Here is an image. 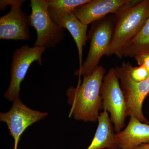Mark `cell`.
Returning <instances> with one entry per match:
<instances>
[{
    "instance_id": "1",
    "label": "cell",
    "mask_w": 149,
    "mask_h": 149,
    "mask_svg": "<svg viewBox=\"0 0 149 149\" xmlns=\"http://www.w3.org/2000/svg\"><path fill=\"white\" fill-rule=\"evenodd\" d=\"M106 70L99 65L91 74L83 76L76 88L70 87L67 90L68 103L71 106L69 117L84 122H96L103 108L101 91Z\"/></svg>"
},
{
    "instance_id": "2",
    "label": "cell",
    "mask_w": 149,
    "mask_h": 149,
    "mask_svg": "<svg viewBox=\"0 0 149 149\" xmlns=\"http://www.w3.org/2000/svg\"><path fill=\"white\" fill-rule=\"evenodd\" d=\"M149 16V0L138 1L116 15L111 42L106 55L122 58L125 48L146 23Z\"/></svg>"
},
{
    "instance_id": "3",
    "label": "cell",
    "mask_w": 149,
    "mask_h": 149,
    "mask_svg": "<svg viewBox=\"0 0 149 149\" xmlns=\"http://www.w3.org/2000/svg\"><path fill=\"white\" fill-rule=\"evenodd\" d=\"M112 18L106 17L92 23L88 33V39L91 40L88 56L82 66L76 71V76L90 75L99 66L102 57L106 54L111 42L114 29Z\"/></svg>"
},
{
    "instance_id": "4",
    "label": "cell",
    "mask_w": 149,
    "mask_h": 149,
    "mask_svg": "<svg viewBox=\"0 0 149 149\" xmlns=\"http://www.w3.org/2000/svg\"><path fill=\"white\" fill-rule=\"evenodd\" d=\"M30 26L34 27L37 37L34 47L45 49L55 47L64 40L65 29L52 20L47 10L46 0H31Z\"/></svg>"
},
{
    "instance_id": "5",
    "label": "cell",
    "mask_w": 149,
    "mask_h": 149,
    "mask_svg": "<svg viewBox=\"0 0 149 149\" xmlns=\"http://www.w3.org/2000/svg\"><path fill=\"white\" fill-rule=\"evenodd\" d=\"M121 88L114 68H111L104 77L101 94L103 108L110 113L114 130L117 133L124 127L127 116L126 100Z\"/></svg>"
},
{
    "instance_id": "6",
    "label": "cell",
    "mask_w": 149,
    "mask_h": 149,
    "mask_svg": "<svg viewBox=\"0 0 149 149\" xmlns=\"http://www.w3.org/2000/svg\"><path fill=\"white\" fill-rule=\"evenodd\" d=\"M46 49L24 45L15 50L11 63L10 83L4 95L5 98L13 102L19 98L20 84L25 78L29 67L35 61L41 66L43 65L42 56Z\"/></svg>"
},
{
    "instance_id": "7",
    "label": "cell",
    "mask_w": 149,
    "mask_h": 149,
    "mask_svg": "<svg viewBox=\"0 0 149 149\" xmlns=\"http://www.w3.org/2000/svg\"><path fill=\"white\" fill-rule=\"evenodd\" d=\"M24 0H1L0 9L5 10L10 6V11L0 17V39L28 40L30 39L29 15L21 9Z\"/></svg>"
},
{
    "instance_id": "8",
    "label": "cell",
    "mask_w": 149,
    "mask_h": 149,
    "mask_svg": "<svg viewBox=\"0 0 149 149\" xmlns=\"http://www.w3.org/2000/svg\"><path fill=\"white\" fill-rule=\"evenodd\" d=\"M114 69L125 95L127 116H134L141 122L149 124L144 116L142 107L144 100L149 94V78L141 82L132 80L128 72L127 63H123L121 66Z\"/></svg>"
},
{
    "instance_id": "9",
    "label": "cell",
    "mask_w": 149,
    "mask_h": 149,
    "mask_svg": "<svg viewBox=\"0 0 149 149\" xmlns=\"http://www.w3.org/2000/svg\"><path fill=\"white\" fill-rule=\"evenodd\" d=\"M47 113H42L27 107L20 99L15 100L11 109L7 112L0 113L1 121L8 126L10 134L15 140L14 149H17L20 136L29 126L44 119Z\"/></svg>"
},
{
    "instance_id": "10",
    "label": "cell",
    "mask_w": 149,
    "mask_h": 149,
    "mask_svg": "<svg viewBox=\"0 0 149 149\" xmlns=\"http://www.w3.org/2000/svg\"><path fill=\"white\" fill-rule=\"evenodd\" d=\"M139 0H90L76 8L72 13L83 24L88 25L106 17L109 13L116 15Z\"/></svg>"
},
{
    "instance_id": "11",
    "label": "cell",
    "mask_w": 149,
    "mask_h": 149,
    "mask_svg": "<svg viewBox=\"0 0 149 149\" xmlns=\"http://www.w3.org/2000/svg\"><path fill=\"white\" fill-rule=\"evenodd\" d=\"M118 147L122 149H135L149 143V124L143 123L134 116L123 131L115 134Z\"/></svg>"
},
{
    "instance_id": "12",
    "label": "cell",
    "mask_w": 149,
    "mask_h": 149,
    "mask_svg": "<svg viewBox=\"0 0 149 149\" xmlns=\"http://www.w3.org/2000/svg\"><path fill=\"white\" fill-rule=\"evenodd\" d=\"M95 136L86 149H118L119 148L107 111L100 113Z\"/></svg>"
},
{
    "instance_id": "13",
    "label": "cell",
    "mask_w": 149,
    "mask_h": 149,
    "mask_svg": "<svg viewBox=\"0 0 149 149\" xmlns=\"http://www.w3.org/2000/svg\"><path fill=\"white\" fill-rule=\"evenodd\" d=\"M59 24L69 31L76 43L79 54L80 68L83 64V47L85 45L88 40V25L81 22L72 13L63 19Z\"/></svg>"
},
{
    "instance_id": "14",
    "label": "cell",
    "mask_w": 149,
    "mask_h": 149,
    "mask_svg": "<svg viewBox=\"0 0 149 149\" xmlns=\"http://www.w3.org/2000/svg\"><path fill=\"white\" fill-rule=\"evenodd\" d=\"M90 0H46L47 10L52 20L59 24L73 10Z\"/></svg>"
},
{
    "instance_id": "15",
    "label": "cell",
    "mask_w": 149,
    "mask_h": 149,
    "mask_svg": "<svg viewBox=\"0 0 149 149\" xmlns=\"http://www.w3.org/2000/svg\"><path fill=\"white\" fill-rule=\"evenodd\" d=\"M147 54H149V16L139 33L125 48L123 56L135 58Z\"/></svg>"
},
{
    "instance_id": "16",
    "label": "cell",
    "mask_w": 149,
    "mask_h": 149,
    "mask_svg": "<svg viewBox=\"0 0 149 149\" xmlns=\"http://www.w3.org/2000/svg\"><path fill=\"white\" fill-rule=\"evenodd\" d=\"M127 68L132 80L137 82L145 81L149 78V70L144 65L133 67L127 63Z\"/></svg>"
},
{
    "instance_id": "17",
    "label": "cell",
    "mask_w": 149,
    "mask_h": 149,
    "mask_svg": "<svg viewBox=\"0 0 149 149\" xmlns=\"http://www.w3.org/2000/svg\"><path fill=\"white\" fill-rule=\"evenodd\" d=\"M135 58L139 66L144 65L149 70V54L140 55Z\"/></svg>"
},
{
    "instance_id": "18",
    "label": "cell",
    "mask_w": 149,
    "mask_h": 149,
    "mask_svg": "<svg viewBox=\"0 0 149 149\" xmlns=\"http://www.w3.org/2000/svg\"><path fill=\"white\" fill-rule=\"evenodd\" d=\"M135 149H149V143L142 144Z\"/></svg>"
},
{
    "instance_id": "19",
    "label": "cell",
    "mask_w": 149,
    "mask_h": 149,
    "mask_svg": "<svg viewBox=\"0 0 149 149\" xmlns=\"http://www.w3.org/2000/svg\"><path fill=\"white\" fill-rule=\"evenodd\" d=\"M149 95V94L148 95Z\"/></svg>"
},
{
    "instance_id": "20",
    "label": "cell",
    "mask_w": 149,
    "mask_h": 149,
    "mask_svg": "<svg viewBox=\"0 0 149 149\" xmlns=\"http://www.w3.org/2000/svg\"></svg>"
}]
</instances>
